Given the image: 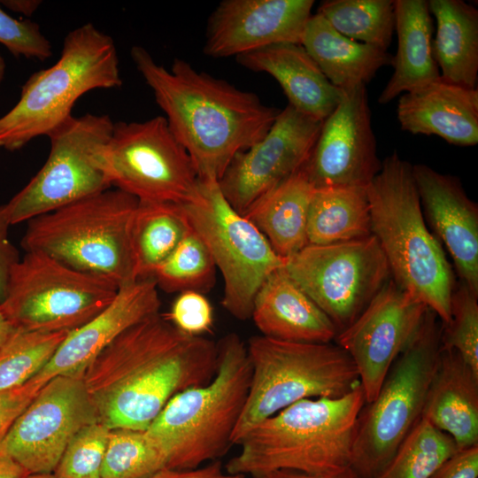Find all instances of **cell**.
Masks as SVG:
<instances>
[{
  "label": "cell",
  "instance_id": "cell-1",
  "mask_svg": "<svg viewBox=\"0 0 478 478\" xmlns=\"http://www.w3.org/2000/svg\"><path fill=\"white\" fill-rule=\"evenodd\" d=\"M217 357L212 340L187 335L158 312L122 332L82 378L99 422L145 431L173 397L213 378Z\"/></svg>",
  "mask_w": 478,
  "mask_h": 478
},
{
  "label": "cell",
  "instance_id": "cell-2",
  "mask_svg": "<svg viewBox=\"0 0 478 478\" xmlns=\"http://www.w3.org/2000/svg\"><path fill=\"white\" fill-rule=\"evenodd\" d=\"M130 54L199 180L219 181L234 157L261 140L281 112L184 59L174 58L167 70L142 46Z\"/></svg>",
  "mask_w": 478,
  "mask_h": 478
},
{
  "label": "cell",
  "instance_id": "cell-3",
  "mask_svg": "<svg viewBox=\"0 0 478 478\" xmlns=\"http://www.w3.org/2000/svg\"><path fill=\"white\" fill-rule=\"evenodd\" d=\"M365 404L361 385L339 397L300 400L252 428L224 469L254 477L278 470L322 475L351 467Z\"/></svg>",
  "mask_w": 478,
  "mask_h": 478
},
{
  "label": "cell",
  "instance_id": "cell-4",
  "mask_svg": "<svg viewBox=\"0 0 478 478\" xmlns=\"http://www.w3.org/2000/svg\"><path fill=\"white\" fill-rule=\"evenodd\" d=\"M366 193L372 235L393 281L447 324L456 281L441 243L425 224L412 165L393 152L382 162Z\"/></svg>",
  "mask_w": 478,
  "mask_h": 478
},
{
  "label": "cell",
  "instance_id": "cell-5",
  "mask_svg": "<svg viewBox=\"0 0 478 478\" xmlns=\"http://www.w3.org/2000/svg\"><path fill=\"white\" fill-rule=\"evenodd\" d=\"M217 370L206 384L173 397L145 430L167 468L188 470L214 461L234 445L232 436L251 381L247 347L230 333L217 343Z\"/></svg>",
  "mask_w": 478,
  "mask_h": 478
},
{
  "label": "cell",
  "instance_id": "cell-6",
  "mask_svg": "<svg viewBox=\"0 0 478 478\" xmlns=\"http://www.w3.org/2000/svg\"><path fill=\"white\" fill-rule=\"evenodd\" d=\"M121 85L113 39L92 23L76 27L65 37L57 62L33 73L16 104L0 117V148L14 151L48 136L73 116L84 94Z\"/></svg>",
  "mask_w": 478,
  "mask_h": 478
},
{
  "label": "cell",
  "instance_id": "cell-7",
  "mask_svg": "<svg viewBox=\"0 0 478 478\" xmlns=\"http://www.w3.org/2000/svg\"><path fill=\"white\" fill-rule=\"evenodd\" d=\"M138 200L109 189L27 221L25 251H40L74 269L104 276L120 288L137 281L131 227Z\"/></svg>",
  "mask_w": 478,
  "mask_h": 478
},
{
  "label": "cell",
  "instance_id": "cell-8",
  "mask_svg": "<svg viewBox=\"0 0 478 478\" xmlns=\"http://www.w3.org/2000/svg\"><path fill=\"white\" fill-rule=\"evenodd\" d=\"M251 381L233 444L256 425L307 398L339 397L360 385L349 355L336 343L280 341L264 335L249 339Z\"/></svg>",
  "mask_w": 478,
  "mask_h": 478
},
{
  "label": "cell",
  "instance_id": "cell-9",
  "mask_svg": "<svg viewBox=\"0 0 478 478\" xmlns=\"http://www.w3.org/2000/svg\"><path fill=\"white\" fill-rule=\"evenodd\" d=\"M428 308L414 336L389 370L376 397L357 421L351 468L374 478L422 418L441 351V325Z\"/></svg>",
  "mask_w": 478,
  "mask_h": 478
},
{
  "label": "cell",
  "instance_id": "cell-10",
  "mask_svg": "<svg viewBox=\"0 0 478 478\" xmlns=\"http://www.w3.org/2000/svg\"><path fill=\"white\" fill-rule=\"evenodd\" d=\"M11 271L0 309L16 328L71 332L96 316L120 287L40 251H25Z\"/></svg>",
  "mask_w": 478,
  "mask_h": 478
},
{
  "label": "cell",
  "instance_id": "cell-11",
  "mask_svg": "<svg viewBox=\"0 0 478 478\" xmlns=\"http://www.w3.org/2000/svg\"><path fill=\"white\" fill-rule=\"evenodd\" d=\"M181 205L221 273L222 306L237 320L251 319L257 293L274 272L284 266L285 259L250 220L232 207L218 181L199 180L194 196Z\"/></svg>",
  "mask_w": 478,
  "mask_h": 478
},
{
  "label": "cell",
  "instance_id": "cell-12",
  "mask_svg": "<svg viewBox=\"0 0 478 478\" xmlns=\"http://www.w3.org/2000/svg\"><path fill=\"white\" fill-rule=\"evenodd\" d=\"M99 163L112 188L138 201L182 204L199 183L191 158L163 116L114 123Z\"/></svg>",
  "mask_w": 478,
  "mask_h": 478
},
{
  "label": "cell",
  "instance_id": "cell-13",
  "mask_svg": "<svg viewBox=\"0 0 478 478\" xmlns=\"http://www.w3.org/2000/svg\"><path fill=\"white\" fill-rule=\"evenodd\" d=\"M114 122L105 114L72 116L48 137L47 160L30 181L4 204L11 225L55 211L112 189L99 163Z\"/></svg>",
  "mask_w": 478,
  "mask_h": 478
},
{
  "label": "cell",
  "instance_id": "cell-14",
  "mask_svg": "<svg viewBox=\"0 0 478 478\" xmlns=\"http://www.w3.org/2000/svg\"><path fill=\"white\" fill-rule=\"evenodd\" d=\"M283 268L328 316L337 334L360 315L390 275L373 235L333 244H308L286 258Z\"/></svg>",
  "mask_w": 478,
  "mask_h": 478
},
{
  "label": "cell",
  "instance_id": "cell-15",
  "mask_svg": "<svg viewBox=\"0 0 478 478\" xmlns=\"http://www.w3.org/2000/svg\"><path fill=\"white\" fill-rule=\"evenodd\" d=\"M99 422L82 374L55 376L34 396L0 440V454L28 474L53 473L73 436Z\"/></svg>",
  "mask_w": 478,
  "mask_h": 478
},
{
  "label": "cell",
  "instance_id": "cell-16",
  "mask_svg": "<svg viewBox=\"0 0 478 478\" xmlns=\"http://www.w3.org/2000/svg\"><path fill=\"white\" fill-rule=\"evenodd\" d=\"M428 307L389 280L360 315L337 334L351 358L366 403L376 397L389 370L417 332Z\"/></svg>",
  "mask_w": 478,
  "mask_h": 478
},
{
  "label": "cell",
  "instance_id": "cell-17",
  "mask_svg": "<svg viewBox=\"0 0 478 478\" xmlns=\"http://www.w3.org/2000/svg\"><path fill=\"white\" fill-rule=\"evenodd\" d=\"M323 121L292 106L281 110L266 135L237 153L219 181L220 189L239 213L299 171L307 162Z\"/></svg>",
  "mask_w": 478,
  "mask_h": 478
},
{
  "label": "cell",
  "instance_id": "cell-18",
  "mask_svg": "<svg viewBox=\"0 0 478 478\" xmlns=\"http://www.w3.org/2000/svg\"><path fill=\"white\" fill-rule=\"evenodd\" d=\"M365 85L343 89L302 167L314 189L366 187L381 169Z\"/></svg>",
  "mask_w": 478,
  "mask_h": 478
},
{
  "label": "cell",
  "instance_id": "cell-19",
  "mask_svg": "<svg viewBox=\"0 0 478 478\" xmlns=\"http://www.w3.org/2000/svg\"><path fill=\"white\" fill-rule=\"evenodd\" d=\"M313 4V0H224L208 19L204 53L218 58L273 44H301Z\"/></svg>",
  "mask_w": 478,
  "mask_h": 478
},
{
  "label": "cell",
  "instance_id": "cell-20",
  "mask_svg": "<svg viewBox=\"0 0 478 478\" xmlns=\"http://www.w3.org/2000/svg\"><path fill=\"white\" fill-rule=\"evenodd\" d=\"M160 306L153 279L137 280L120 287L105 309L67 334L49 363L29 382L39 390L55 376L82 374L86 366L122 332L159 312Z\"/></svg>",
  "mask_w": 478,
  "mask_h": 478
},
{
  "label": "cell",
  "instance_id": "cell-21",
  "mask_svg": "<svg viewBox=\"0 0 478 478\" xmlns=\"http://www.w3.org/2000/svg\"><path fill=\"white\" fill-rule=\"evenodd\" d=\"M423 215L447 248L454 267L472 291L478 294V206L456 176L427 165L412 166Z\"/></svg>",
  "mask_w": 478,
  "mask_h": 478
},
{
  "label": "cell",
  "instance_id": "cell-22",
  "mask_svg": "<svg viewBox=\"0 0 478 478\" xmlns=\"http://www.w3.org/2000/svg\"><path fill=\"white\" fill-rule=\"evenodd\" d=\"M397 118L412 135H437L457 146L478 143V89L441 76L398 96Z\"/></svg>",
  "mask_w": 478,
  "mask_h": 478
},
{
  "label": "cell",
  "instance_id": "cell-23",
  "mask_svg": "<svg viewBox=\"0 0 478 478\" xmlns=\"http://www.w3.org/2000/svg\"><path fill=\"white\" fill-rule=\"evenodd\" d=\"M242 66L270 74L288 98L289 105L324 121L339 104L343 90L335 87L301 44L278 43L235 57Z\"/></svg>",
  "mask_w": 478,
  "mask_h": 478
},
{
  "label": "cell",
  "instance_id": "cell-24",
  "mask_svg": "<svg viewBox=\"0 0 478 478\" xmlns=\"http://www.w3.org/2000/svg\"><path fill=\"white\" fill-rule=\"evenodd\" d=\"M251 318L261 335L280 341L329 343L337 335L331 320L283 267L274 272L259 289Z\"/></svg>",
  "mask_w": 478,
  "mask_h": 478
},
{
  "label": "cell",
  "instance_id": "cell-25",
  "mask_svg": "<svg viewBox=\"0 0 478 478\" xmlns=\"http://www.w3.org/2000/svg\"><path fill=\"white\" fill-rule=\"evenodd\" d=\"M458 449L478 445V374L453 350L441 348L422 412Z\"/></svg>",
  "mask_w": 478,
  "mask_h": 478
},
{
  "label": "cell",
  "instance_id": "cell-26",
  "mask_svg": "<svg viewBox=\"0 0 478 478\" xmlns=\"http://www.w3.org/2000/svg\"><path fill=\"white\" fill-rule=\"evenodd\" d=\"M395 30L397 50L392 76L378 102L386 104L400 95L440 77L432 53L433 22L427 0H396Z\"/></svg>",
  "mask_w": 478,
  "mask_h": 478
},
{
  "label": "cell",
  "instance_id": "cell-27",
  "mask_svg": "<svg viewBox=\"0 0 478 478\" xmlns=\"http://www.w3.org/2000/svg\"><path fill=\"white\" fill-rule=\"evenodd\" d=\"M301 45L327 79L342 90L366 86L379 69L392 66L393 61L388 50L347 38L318 13L307 21Z\"/></svg>",
  "mask_w": 478,
  "mask_h": 478
},
{
  "label": "cell",
  "instance_id": "cell-28",
  "mask_svg": "<svg viewBox=\"0 0 478 478\" xmlns=\"http://www.w3.org/2000/svg\"><path fill=\"white\" fill-rule=\"evenodd\" d=\"M313 190L301 168L261 196L243 213L283 259L308 245L307 219Z\"/></svg>",
  "mask_w": 478,
  "mask_h": 478
},
{
  "label": "cell",
  "instance_id": "cell-29",
  "mask_svg": "<svg viewBox=\"0 0 478 478\" xmlns=\"http://www.w3.org/2000/svg\"><path fill=\"white\" fill-rule=\"evenodd\" d=\"M436 21L432 53L440 76L476 89L478 77V10L462 0H429Z\"/></svg>",
  "mask_w": 478,
  "mask_h": 478
},
{
  "label": "cell",
  "instance_id": "cell-30",
  "mask_svg": "<svg viewBox=\"0 0 478 478\" xmlns=\"http://www.w3.org/2000/svg\"><path fill=\"white\" fill-rule=\"evenodd\" d=\"M371 235L366 187L314 189L308 211V244L344 243Z\"/></svg>",
  "mask_w": 478,
  "mask_h": 478
},
{
  "label": "cell",
  "instance_id": "cell-31",
  "mask_svg": "<svg viewBox=\"0 0 478 478\" xmlns=\"http://www.w3.org/2000/svg\"><path fill=\"white\" fill-rule=\"evenodd\" d=\"M190 229L181 204L138 201L131 227L136 280L153 279Z\"/></svg>",
  "mask_w": 478,
  "mask_h": 478
},
{
  "label": "cell",
  "instance_id": "cell-32",
  "mask_svg": "<svg viewBox=\"0 0 478 478\" xmlns=\"http://www.w3.org/2000/svg\"><path fill=\"white\" fill-rule=\"evenodd\" d=\"M341 35L387 50L395 30L392 0H327L317 12Z\"/></svg>",
  "mask_w": 478,
  "mask_h": 478
},
{
  "label": "cell",
  "instance_id": "cell-33",
  "mask_svg": "<svg viewBox=\"0 0 478 478\" xmlns=\"http://www.w3.org/2000/svg\"><path fill=\"white\" fill-rule=\"evenodd\" d=\"M458 451L453 439L421 418L374 478H428Z\"/></svg>",
  "mask_w": 478,
  "mask_h": 478
},
{
  "label": "cell",
  "instance_id": "cell-34",
  "mask_svg": "<svg viewBox=\"0 0 478 478\" xmlns=\"http://www.w3.org/2000/svg\"><path fill=\"white\" fill-rule=\"evenodd\" d=\"M68 333L17 328L0 350V392L19 388L35 376Z\"/></svg>",
  "mask_w": 478,
  "mask_h": 478
},
{
  "label": "cell",
  "instance_id": "cell-35",
  "mask_svg": "<svg viewBox=\"0 0 478 478\" xmlns=\"http://www.w3.org/2000/svg\"><path fill=\"white\" fill-rule=\"evenodd\" d=\"M216 266L201 237L189 231L153 275L157 287L166 292L194 290L204 293L215 281Z\"/></svg>",
  "mask_w": 478,
  "mask_h": 478
},
{
  "label": "cell",
  "instance_id": "cell-36",
  "mask_svg": "<svg viewBox=\"0 0 478 478\" xmlns=\"http://www.w3.org/2000/svg\"><path fill=\"white\" fill-rule=\"evenodd\" d=\"M165 468V456L145 431L110 429L102 478H149Z\"/></svg>",
  "mask_w": 478,
  "mask_h": 478
},
{
  "label": "cell",
  "instance_id": "cell-37",
  "mask_svg": "<svg viewBox=\"0 0 478 478\" xmlns=\"http://www.w3.org/2000/svg\"><path fill=\"white\" fill-rule=\"evenodd\" d=\"M450 310V321L441 324V348L457 351L478 374V294L456 283Z\"/></svg>",
  "mask_w": 478,
  "mask_h": 478
},
{
  "label": "cell",
  "instance_id": "cell-38",
  "mask_svg": "<svg viewBox=\"0 0 478 478\" xmlns=\"http://www.w3.org/2000/svg\"><path fill=\"white\" fill-rule=\"evenodd\" d=\"M110 429L101 422L86 426L67 444L53 474L57 478H102Z\"/></svg>",
  "mask_w": 478,
  "mask_h": 478
},
{
  "label": "cell",
  "instance_id": "cell-39",
  "mask_svg": "<svg viewBox=\"0 0 478 478\" xmlns=\"http://www.w3.org/2000/svg\"><path fill=\"white\" fill-rule=\"evenodd\" d=\"M0 44L15 57L43 61L52 55L51 44L37 23L28 19H17L10 16L1 6Z\"/></svg>",
  "mask_w": 478,
  "mask_h": 478
},
{
  "label": "cell",
  "instance_id": "cell-40",
  "mask_svg": "<svg viewBox=\"0 0 478 478\" xmlns=\"http://www.w3.org/2000/svg\"><path fill=\"white\" fill-rule=\"evenodd\" d=\"M166 319L180 331L190 335L209 332L213 325V309L203 293L186 290L173 301Z\"/></svg>",
  "mask_w": 478,
  "mask_h": 478
},
{
  "label": "cell",
  "instance_id": "cell-41",
  "mask_svg": "<svg viewBox=\"0 0 478 478\" xmlns=\"http://www.w3.org/2000/svg\"><path fill=\"white\" fill-rule=\"evenodd\" d=\"M428 478H478V445L458 449Z\"/></svg>",
  "mask_w": 478,
  "mask_h": 478
},
{
  "label": "cell",
  "instance_id": "cell-42",
  "mask_svg": "<svg viewBox=\"0 0 478 478\" xmlns=\"http://www.w3.org/2000/svg\"><path fill=\"white\" fill-rule=\"evenodd\" d=\"M37 391L38 389L27 382L19 388L0 392V440Z\"/></svg>",
  "mask_w": 478,
  "mask_h": 478
},
{
  "label": "cell",
  "instance_id": "cell-43",
  "mask_svg": "<svg viewBox=\"0 0 478 478\" xmlns=\"http://www.w3.org/2000/svg\"><path fill=\"white\" fill-rule=\"evenodd\" d=\"M10 226L4 205H0V303L6 295L11 271L20 259L19 251L9 238Z\"/></svg>",
  "mask_w": 478,
  "mask_h": 478
},
{
  "label": "cell",
  "instance_id": "cell-44",
  "mask_svg": "<svg viewBox=\"0 0 478 478\" xmlns=\"http://www.w3.org/2000/svg\"><path fill=\"white\" fill-rule=\"evenodd\" d=\"M149 478H245V476L227 474L223 469L221 462L214 460L195 469L165 468Z\"/></svg>",
  "mask_w": 478,
  "mask_h": 478
},
{
  "label": "cell",
  "instance_id": "cell-45",
  "mask_svg": "<svg viewBox=\"0 0 478 478\" xmlns=\"http://www.w3.org/2000/svg\"><path fill=\"white\" fill-rule=\"evenodd\" d=\"M251 478H360L351 467L329 474H309L291 470H278Z\"/></svg>",
  "mask_w": 478,
  "mask_h": 478
},
{
  "label": "cell",
  "instance_id": "cell-46",
  "mask_svg": "<svg viewBox=\"0 0 478 478\" xmlns=\"http://www.w3.org/2000/svg\"><path fill=\"white\" fill-rule=\"evenodd\" d=\"M42 1L39 0H2L0 5L6 9L24 15L31 17L41 5Z\"/></svg>",
  "mask_w": 478,
  "mask_h": 478
},
{
  "label": "cell",
  "instance_id": "cell-47",
  "mask_svg": "<svg viewBox=\"0 0 478 478\" xmlns=\"http://www.w3.org/2000/svg\"><path fill=\"white\" fill-rule=\"evenodd\" d=\"M28 473L6 455L0 454V478H24Z\"/></svg>",
  "mask_w": 478,
  "mask_h": 478
},
{
  "label": "cell",
  "instance_id": "cell-48",
  "mask_svg": "<svg viewBox=\"0 0 478 478\" xmlns=\"http://www.w3.org/2000/svg\"><path fill=\"white\" fill-rule=\"evenodd\" d=\"M16 329L17 328H14L5 318L0 309V350L8 342Z\"/></svg>",
  "mask_w": 478,
  "mask_h": 478
},
{
  "label": "cell",
  "instance_id": "cell-49",
  "mask_svg": "<svg viewBox=\"0 0 478 478\" xmlns=\"http://www.w3.org/2000/svg\"><path fill=\"white\" fill-rule=\"evenodd\" d=\"M24 478H57L53 473L27 474Z\"/></svg>",
  "mask_w": 478,
  "mask_h": 478
},
{
  "label": "cell",
  "instance_id": "cell-50",
  "mask_svg": "<svg viewBox=\"0 0 478 478\" xmlns=\"http://www.w3.org/2000/svg\"><path fill=\"white\" fill-rule=\"evenodd\" d=\"M4 73H5V62H4V59L2 57L1 53H0V85H1V83L3 81L4 77Z\"/></svg>",
  "mask_w": 478,
  "mask_h": 478
}]
</instances>
